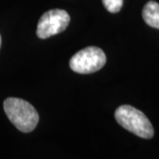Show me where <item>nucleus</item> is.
<instances>
[{
	"instance_id": "20e7f679",
	"label": "nucleus",
	"mask_w": 159,
	"mask_h": 159,
	"mask_svg": "<svg viewBox=\"0 0 159 159\" xmlns=\"http://www.w3.org/2000/svg\"><path fill=\"white\" fill-rule=\"evenodd\" d=\"M70 23V16L64 9H52L44 12L37 25V36L41 39L63 32Z\"/></svg>"
},
{
	"instance_id": "f03ea898",
	"label": "nucleus",
	"mask_w": 159,
	"mask_h": 159,
	"mask_svg": "<svg viewBox=\"0 0 159 159\" xmlns=\"http://www.w3.org/2000/svg\"><path fill=\"white\" fill-rule=\"evenodd\" d=\"M115 119L123 128L142 139H152L154 128L142 111L129 105H122L115 111Z\"/></svg>"
},
{
	"instance_id": "7ed1b4c3",
	"label": "nucleus",
	"mask_w": 159,
	"mask_h": 159,
	"mask_svg": "<svg viewBox=\"0 0 159 159\" xmlns=\"http://www.w3.org/2000/svg\"><path fill=\"white\" fill-rule=\"evenodd\" d=\"M106 61V55L102 49L96 46H89L71 57L70 68L79 74H90L102 69Z\"/></svg>"
},
{
	"instance_id": "0eeeda50",
	"label": "nucleus",
	"mask_w": 159,
	"mask_h": 159,
	"mask_svg": "<svg viewBox=\"0 0 159 159\" xmlns=\"http://www.w3.org/2000/svg\"><path fill=\"white\" fill-rule=\"evenodd\" d=\"M0 46H1V36H0Z\"/></svg>"
},
{
	"instance_id": "f257e3e1",
	"label": "nucleus",
	"mask_w": 159,
	"mask_h": 159,
	"mask_svg": "<svg viewBox=\"0 0 159 159\" xmlns=\"http://www.w3.org/2000/svg\"><path fill=\"white\" fill-rule=\"evenodd\" d=\"M4 112L11 123L22 133L34 130L39 115L31 104L18 98H8L3 103Z\"/></svg>"
},
{
	"instance_id": "423d86ee",
	"label": "nucleus",
	"mask_w": 159,
	"mask_h": 159,
	"mask_svg": "<svg viewBox=\"0 0 159 159\" xmlns=\"http://www.w3.org/2000/svg\"><path fill=\"white\" fill-rule=\"evenodd\" d=\"M103 4L109 12L116 13L122 8L123 0H103Z\"/></svg>"
},
{
	"instance_id": "39448f33",
	"label": "nucleus",
	"mask_w": 159,
	"mask_h": 159,
	"mask_svg": "<svg viewBox=\"0 0 159 159\" xmlns=\"http://www.w3.org/2000/svg\"><path fill=\"white\" fill-rule=\"evenodd\" d=\"M142 16L148 26L159 29V3L156 1L147 2L142 11Z\"/></svg>"
}]
</instances>
